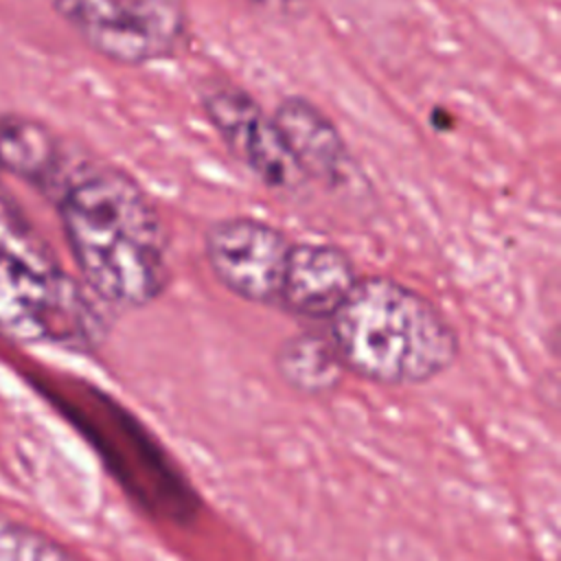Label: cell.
<instances>
[{
	"mask_svg": "<svg viewBox=\"0 0 561 561\" xmlns=\"http://www.w3.org/2000/svg\"><path fill=\"white\" fill-rule=\"evenodd\" d=\"M46 195L94 298L138 309L164 294L171 280L167 230L153 199L129 173L72 151Z\"/></svg>",
	"mask_w": 561,
	"mask_h": 561,
	"instance_id": "1",
	"label": "cell"
},
{
	"mask_svg": "<svg viewBox=\"0 0 561 561\" xmlns=\"http://www.w3.org/2000/svg\"><path fill=\"white\" fill-rule=\"evenodd\" d=\"M289 237L254 217L213 221L204 234V254L213 276L237 298L278 307L280 283L291 250Z\"/></svg>",
	"mask_w": 561,
	"mask_h": 561,
	"instance_id": "6",
	"label": "cell"
},
{
	"mask_svg": "<svg viewBox=\"0 0 561 561\" xmlns=\"http://www.w3.org/2000/svg\"><path fill=\"white\" fill-rule=\"evenodd\" d=\"M101 57L142 66L171 57L186 37L184 0H50Z\"/></svg>",
	"mask_w": 561,
	"mask_h": 561,
	"instance_id": "4",
	"label": "cell"
},
{
	"mask_svg": "<svg viewBox=\"0 0 561 561\" xmlns=\"http://www.w3.org/2000/svg\"><path fill=\"white\" fill-rule=\"evenodd\" d=\"M357 278L346 250L331 243H291L278 309L309 320H329Z\"/></svg>",
	"mask_w": 561,
	"mask_h": 561,
	"instance_id": "7",
	"label": "cell"
},
{
	"mask_svg": "<svg viewBox=\"0 0 561 561\" xmlns=\"http://www.w3.org/2000/svg\"><path fill=\"white\" fill-rule=\"evenodd\" d=\"M105 333V316L92 296L0 188V335L92 351Z\"/></svg>",
	"mask_w": 561,
	"mask_h": 561,
	"instance_id": "3",
	"label": "cell"
},
{
	"mask_svg": "<svg viewBox=\"0 0 561 561\" xmlns=\"http://www.w3.org/2000/svg\"><path fill=\"white\" fill-rule=\"evenodd\" d=\"M272 118L307 182L335 184L348 173V151L342 134L309 99L296 94L285 96Z\"/></svg>",
	"mask_w": 561,
	"mask_h": 561,
	"instance_id": "8",
	"label": "cell"
},
{
	"mask_svg": "<svg viewBox=\"0 0 561 561\" xmlns=\"http://www.w3.org/2000/svg\"><path fill=\"white\" fill-rule=\"evenodd\" d=\"M276 368L294 390L305 394L331 392L344 375L329 335L311 331L296 333L278 346Z\"/></svg>",
	"mask_w": 561,
	"mask_h": 561,
	"instance_id": "10",
	"label": "cell"
},
{
	"mask_svg": "<svg viewBox=\"0 0 561 561\" xmlns=\"http://www.w3.org/2000/svg\"><path fill=\"white\" fill-rule=\"evenodd\" d=\"M0 561H77L39 530L0 513Z\"/></svg>",
	"mask_w": 561,
	"mask_h": 561,
	"instance_id": "11",
	"label": "cell"
},
{
	"mask_svg": "<svg viewBox=\"0 0 561 561\" xmlns=\"http://www.w3.org/2000/svg\"><path fill=\"white\" fill-rule=\"evenodd\" d=\"M199 99L226 149L265 188L294 197L309 184L294 164L272 114L252 94L234 83H208Z\"/></svg>",
	"mask_w": 561,
	"mask_h": 561,
	"instance_id": "5",
	"label": "cell"
},
{
	"mask_svg": "<svg viewBox=\"0 0 561 561\" xmlns=\"http://www.w3.org/2000/svg\"><path fill=\"white\" fill-rule=\"evenodd\" d=\"M239 2L278 18H296L313 4V0H239Z\"/></svg>",
	"mask_w": 561,
	"mask_h": 561,
	"instance_id": "12",
	"label": "cell"
},
{
	"mask_svg": "<svg viewBox=\"0 0 561 561\" xmlns=\"http://www.w3.org/2000/svg\"><path fill=\"white\" fill-rule=\"evenodd\" d=\"M327 335L344 373L381 386L425 383L458 355L445 313L414 287L379 274L357 278Z\"/></svg>",
	"mask_w": 561,
	"mask_h": 561,
	"instance_id": "2",
	"label": "cell"
},
{
	"mask_svg": "<svg viewBox=\"0 0 561 561\" xmlns=\"http://www.w3.org/2000/svg\"><path fill=\"white\" fill-rule=\"evenodd\" d=\"M70 153L64 140L46 125L22 114L0 112V169L9 175L46 195Z\"/></svg>",
	"mask_w": 561,
	"mask_h": 561,
	"instance_id": "9",
	"label": "cell"
}]
</instances>
